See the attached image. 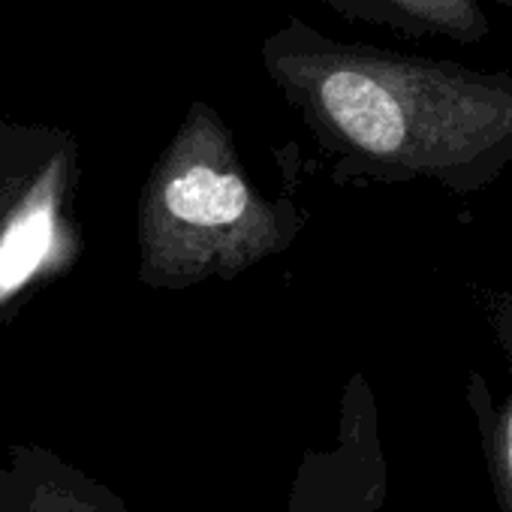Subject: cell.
Masks as SVG:
<instances>
[{"instance_id": "7", "label": "cell", "mask_w": 512, "mask_h": 512, "mask_svg": "<svg viewBox=\"0 0 512 512\" xmlns=\"http://www.w3.org/2000/svg\"><path fill=\"white\" fill-rule=\"evenodd\" d=\"M491 476L497 497L503 503V512H512V401L506 404L503 416L494 425L491 434Z\"/></svg>"}, {"instance_id": "4", "label": "cell", "mask_w": 512, "mask_h": 512, "mask_svg": "<svg viewBox=\"0 0 512 512\" xmlns=\"http://www.w3.org/2000/svg\"><path fill=\"white\" fill-rule=\"evenodd\" d=\"M0 512H127L121 497L37 443L0 452Z\"/></svg>"}, {"instance_id": "8", "label": "cell", "mask_w": 512, "mask_h": 512, "mask_svg": "<svg viewBox=\"0 0 512 512\" xmlns=\"http://www.w3.org/2000/svg\"><path fill=\"white\" fill-rule=\"evenodd\" d=\"M491 4H497V7H503V10L512 13V0H491Z\"/></svg>"}, {"instance_id": "6", "label": "cell", "mask_w": 512, "mask_h": 512, "mask_svg": "<svg viewBox=\"0 0 512 512\" xmlns=\"http://www.w3.org/2000/svg\"><path fill=\"white\" fill-rule=\"evenodd\" d=\"M58 238V196L37 193L0 235V305L16 296L46 263Z\"/></svg>"}, {"instance_id": "1", "label": "cell", "mask_w": 512, "mask_h": 512, "mask_svg": "<svg viewBox=\"0 0 512 512\" xmlns=\"http://www.w3.org/2000/svg\"><path fill=\"white\" fill-rule=\"evenodd\" d=\"M338 181H428L470 196L512 163V73L344 43L287 19L260 49Z\"/></svg>"}, {"instance_id": "5", "label": "cell", "mask_w": 512, "mask_h": 512, "mask_svg": "<svg viewBox=\"0 0 512 512\" xmlns=\"http://www.w3.org/2000/svg\"><path fill=\"white\" fill-rule=\"evenodd\" d=\"M350 25L380 28L404 40L479 43L488 16L476 0H320Z\"/></svg>"}, {"instance_id": "3", "label": "cell", "mask_w": 512, "mask_h": 512, "mask_svg": "<svg viewBox=\"0 0 512 512\" xmlns=\"http://www.w3.org/2000/svg\"><path fill=\"white\" fill-rule=\"evenodd\" d=\"M389 497V464L365 377L344 395L341 434L332 449H308L290 488V512H377Z\"/></svg>"}, {"instance_id": "2", "label": "cell", "mask_w": 512, "mask_h": 512, "mask_svg": "<svg viewBox=\"0 0 512 512\" xmlns=\"http://www.w3.org/2000/svg\"><path fill=\"white\" fill-rule=\"evenodd\" d=\"M305 214L269 199L226 121L193 100L139 196V281L181 293L232 281L293 247Z\"/></svg>"}]
</instances>
